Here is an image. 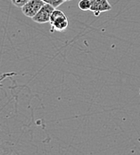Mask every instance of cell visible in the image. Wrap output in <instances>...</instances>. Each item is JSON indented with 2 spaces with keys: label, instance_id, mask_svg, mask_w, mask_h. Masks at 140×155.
<instances>
[{
  "label": "cell",
  "instance_id": "cell-1",
  "mask_svg": "<svg viewBox=\"0 0 140 155\" xmlns=\"http://www.w3.org/2000/svg\"><path fill=\"white\" fill-rule=\"evenodd\" d=\"M50 24H51V32L53 31H64L68 26L69 22L66 15L58 9H54L50 17Z\"/></svg>",
  "mask_w": 140,
  "mask_h": 155
},
{
  "label": "cell",
  "instance_id": "cell-2",
  "mask_svg": "<svg viewBox=\"0 0 140 155\" xmlns=\"http://www.w3.org/2000/svg\"><path fill=\"white\" fill-rule=\"evenodd\" d=\"M44 5L45 3L42 0H30L22 7V12L25 16L32 18Z\"/></svg>",
  "mask_w": 140,
  "mask_h": 155
},
{
  "label": "cell",
  "instance_id": "cell-3",
  "mask_svg": "<svg viewBox=\"0 0 140 155\" xmlns=\"http://www.w3.org/2000/svg\"><path fill=\"white\" fill-rule=\"evenodd\" d=\"M54 10V8L53 6H51L50 5L46 4L40 8V10L37 13V15L32 17V21L37 23H47L50 21V17L51 15L53 13V11Z\"/></svg>",
  "mask_w": 140,
  "mask_h": 155
},
{
  "label": "cell",
  "instance_id": "cell-4",
  "mask_svg": "<svg viewBox=\"0 0 140 155\" xmlns=\"http://www.w3.org/2000/svg\"><path fill=\"white\" fill-rule=\"evenodd\" d=\"M90 2V11L93 12L95 16L100 15L101 13L112 10L113 6L108 2V0H89Z\"/></svg>",
  "mask_w": 140,
  "mask_h": 155
},
{
  "label": "cell",
  "instance_id": "cell-5",
  "mask_svg": "<svg viewBox=\"0 0 140 155\" xmlns=\"http://www.w3.org/2000/svg\"><path fill=\"white\" fill-rule=\"evenodd\" d=\"M0 155H15V153L10 143H0Z\"/></svg>",
  "mask_w": 140,
  "mask_h": 155
},
{
  "label": "cell",
  "instance_id": "cell-6",
  "mask_svg": "<svg viewBox=\"0 0 140 155\" xmlns=\"http://www.w3.org/2000/svg\"><path fill=\"white\" fill-rule=\"evenodd\" d=\"M90 2L89 0H80L79 2V8L82 11H89L90 10Z\"/></svg>",
  "mask_w": 140,
  "mask_h": 155
},
{
  "label": "cell",
  "instance_id": "cell-7",
  "mask_svg": "<svg viewBox=\"0 0 140 155\" xmlns=\"http://www.w3.org/2000/svg\"><path fill=\"white\" fill-rule=\"evenodd\" d=\"M44 3H46V4H48V5H50L51 6H53L54 9L56 8V7H58V6H60L62 4H64L66 0H42Z\"/></svg>",
  "mask_w": 140,
  "mask_h": 155
},
{
  "label": "cell",
  "instance_id": "cell-8",
  "mask_svg": "<svg viewBox=\"0 0 140 155\" xmlns=\"http://www.w3.org/2000/svg\"><path fill=\"white\" fill-rule=\"evenodd\" d=\"M29 1H30V0H11L12 4H13L14 6L20 7V8H22L24 5H25L26 3H28Z\"/></svg>",
  "mask_w": 140,
  "mask_h": 155
},
{
  "label": "cell",
  "instance_id": "cell-9",
  "mask_svg": "<svg viewBox=\"0 0 140 155\" xmlns=\"http://www.w3.org/2000/svg\"><path fill=\"white\" fill-rule=\"evenodd\" d=\"M66 1H71V0H66Z\"/></svg>",
  "mask_w": 140,
  "mask_h": 155
}]
</instances>
